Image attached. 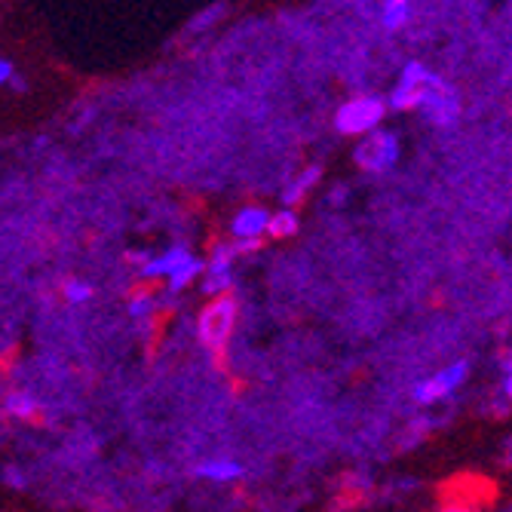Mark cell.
<instances>
[{
    "label": "cell",
    "instance_id": "6da1fadb",
    "mask_svg": "<svg viewBox=\"0 0 512 512\" xmlns=\"http://www.w3.org/2000/svg\"><path fill=\"white\" fill-rule=\"evenodd\" d=\"M390 111V102L384 96H371V92H362V96H350L338 105L335 111V132L347 135V138H362L368 132H375L384 126Z\"/></svg>",
    "mask_w": 512,
    "mask_h": 512
},
{
    "label": "cell",
    "instance_id": "7a4b0ae2",
    "mask_svg": "<svg viewBox=\"0 0 512 512\" xmlns=\"http://www.w3.org/2000/svg\"><path fill=\"white\" fill-rule=\"evenodd\" d=\"M399 157H402V142H399V135L393 129H387V126L356 138L353 160L368 175H387V172H393Z\"/></svg>",
    "mask_w": 512,
    "mask_h": 512
},
{
    "label": "cell",
    "instance_id": "3957f363",
    "mask_svg": "<svg viewBox=\"0 0 512 512\" xmlns=\"http://www.w3.org/2000/svg\"><path fill=\"white\" fill-rule=\"evenodd\" d=\"M436 77L439 74L430 71L424 62H417V59L405 62L402 71H399V77H396V83H393V89L387 92L390 111H399V114L414 111L417 114V108H421V102L427 99V92H430V86H433Z\"/></svg>",
    "mask_w": 512,
    "mask_h": 512
},
{
    "label": "cell",
    "instance_id": "277c9868",
    "mask_svg": "<svg viewBox=\"0 0 512 512\" xmlns=\"http://www.w3.org/2000/svg\"><path fill=\"white\" fill-rule=\"evenodd\" d=\"M234 329H237V301L230 295L212 298L200 313V325H197L200 341L209 350H221L230 341V335H234Z\"/></svg>",
    "mask_w": 512,
    "mask_h": 512
},
{
    "label": "cell",
    "instance_id": "5b68a950",
    "mask_svg": "<svg viewBox=\"0 0 512 512\" xmlns=\"http://www.w3.org/2000/svg\"><path fill=\"white\" fill-rule=\"evenodd\" d=\"M470 378V362H451L439 371H433L430 378H424L421 384L414 387V402L417 405H436V402H445L448 396H454L463 384Z\"/></svg>",
    "mask_w": 512,
    "mask_h": 512
},
{
    "label": "cell",
    "instance_id": "8992f818",
    "mask_svg": "<svg viewBox=\"0 0 512 512\" xmlns=\"http://www.w3.org/2000/svg\"><path fill=\"white\" fill-rule=\"evenodd\" d=\"M460 111H463V102L457 96V89L445 80V77H436L427 99L421 102V108H417V114H421L430 126L436 129H448L460 120Z\"/></svg>",
    "mask_w": 512,
    "mask_h": 512
},
{
    "label": "cell",
    "instance_id": "52a82bcc",
    "mask_svg": "<svg viewBox=\"0 0 512 512\" xmlns=\"http://www.w3.org/2000/svg\"><path fill=\"white\" fill-rule=\"evenodd\" d=\"M237 255L240 246L237 243H221L212 249V255L206 258V270H203V279L200 286L209 298H221L234 289V267H237Z\"/></svg>",
    "mask_w": 512,
    "mask_h": 512
},
{
    "label": "cell",
    "instance_id": "ba28073f",
    "mask_svg": "<svg viewBox=\"0 0 512 512\" xmlns=\"http://www.w3.org/2000/svg\"><path fill=\"white\" fill-rule=\"evenodd\" d=\"M270 218L273 212H267L264 206H240L230 218V237L234 243H252V246H261L264 237H270Z\"/></svg>",
    "mask_w": 512,
    "mask_h": 512
},
{
    "label": "cell",
    "instance_id": "9c48e42d",
    "mask_svg": "<svg viewBox=\"0 0 512 512\" xmlns=\"http://www.w3.org/2000/svg\"><path fill=\"white\" fill-rule=\"evenodd\" d=\"M194 252L188 246H169L157 255H145L142 258V267H138V273H142V279H160V283H166V279L188 261Z\"/></svg>",
    "mask_w": 512,
    "mask_h": 512
},
{
    "label": "cell",
    "instance_id": "30bf717a",
    "mask_svg": "<svg viewBox=\"0 0 512 512\" xmlns=\"http://www.w3.org/2000/svg\"><path fill=\"white\" fill-rule=\"evenodd\" d=\"M197 479L212 482V485H230V482L243 479V467L237 460H230V457H212V460H203L197 467Z\"/></svg>",
    "mask_w": 512,
    "mask_h": 512
},
{
    "label": "cell",
    "instance_id": "8fae6325",
    "mask_svg": "<svg viewBox=\"0 0 512 512\" xmlns=\"http://www.w3.org/2000/svg\"><path fill=\"white\" fill-rule=\"evenodd\" d=\"M414 16V0H381L378 19L387 31H402Z\"/></svg>",
    "mask_w": 512,
    "mask_h": 512
},
{
    "label": "cell",
    "instance_id": "7c38bea8",
    "mask_svg": "<svg viewBox=\"0 0 512 512\" xmlns=\"http://www.w3.org/2000/svg\"><path fill=\"white\" fill-rule=\"evenodd\" d=\"M319 166H307L304 172H298L292 181H289V188H286V200H289V206H295V203H301L307 194H310V188L319 181Z\"/></svg>",
    "mask_w": 512,
    "mask_h": 512
},
{
    "label": "cell",
    "instance_id": "4fadbf2b",
    "mask_svg": "<svg viewBox=\"0 0 512 512\" xmlns=\"http://www.w3.org/2000/svg\"><path fill=\"white\" fill-rule=\"evenodd\" d=\"M298 234V212L292 206L273 212L270 218V240H289Z\"/></svg>",
    "mask_w": 512,
    "mask_h": 512
},
{
    "label": "cell",
    "instance_id": "5bb4252c",
    "mask_svg": "<svg viewBox=\"0 0 512 512\" xmlns=\"http://www.w3.org/2000/svg\"><path fill=\"white\" fill-rule=\"evenodd\" d=\"M224 13H227L224 4H209L206 10H200V13L194 16V22L188 25V34H206V31H212Z\"/></svg>",
    "mask_w": 512,
    "mask_h": 512
},
{
    "label": "cell",
    "instance_id": "9a60e30c",
    "mask_svg": "<svg viewBox=\"0 0 512 512\" xmlns=\"http://www.w3.org/2000/svg\"><path fill=\"white\" fill-rule=\"evenodd\" d=\"M62 295H65V301H68V304L80 307V304L92 301V295H96V289H92V283H86V279H77V276H74V279H65Z\"/></svg>",
    "mask_w": 512,
    "mask_h": 512
},
{
    "label": "cell",
    "instance_id": "2e32d148",
    "mask_svg": "<svg viewBox=\"0 0 512 512\" xmlns=\"http://www.w3.org/2000/svg\"><path fill=\"white\" fill-rule=\"evenodd\" d=\"M157 307H160V301H157V295L154 292H135L132 295V301H129V316H135V319H148V316H154L157 313Z\"/></svg>",
    "mask_w": 512,
    "mask_h": 512
},
{
    "label": "cell",
    "instance_id": "e0dca14e",
    "mask_svg": "<svg viewBox=\"0 0 512 512\" xmlns=\"http://www.w3.org/2000/svg\"><path fill=\"white\" fill-rule=\"evenodd\" d=\"M40 411V405H37V399L34 396H28V393H13V396H7V414H13V417H34Z\"/></svg>",
    "mask_w": 512,
    "mask_h": 512
},
{
    "label": "cell",
    "instance_id": "ac0fdd59",
    "mask_svg": "<svg viewBox=\"0 0 512 512\" xmlns=\"http://www.w3.org/2000/svg\"><path fill=\"white\" fill-rule=\"evenodd\" d=\"M0 83L4 86H10V89H25V80H22V74L16 71V65H13V59H0Z\"/></svg>",
    "mask_w": 512,
    "mask_h": 512
},
{
    "label": "cell",
    "instance_id": "d6986e66",
    "mask_svg": "<svg viewBox=\"0 0 512 512\" xmlns=\"http://www.w3.org/2000/svg\"><path fill=\"white\" fill-rule=\"evenodd\" d=\"M503 396L512 402V350H509L506 365H503Z\"/></svg>",
    "mask_w": 512,
    "mask_h": 512
},
{
    "label": "cell",
    "instance_id": "ffe728a7",
    "mask_svg": "<svg viewBox=\"0 0 512 512\" xmlns=\"http://www.w3.org/2000/svg\"><path fill=\"white\" fill-rule=\"evenodd\" d=\"M442 512H470L467 506H463V503H451V506H445Z\"/></svg>",
    "mask_w": 512,
    "mask_h": 512
}]
</instances>
